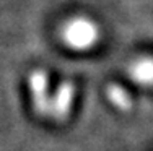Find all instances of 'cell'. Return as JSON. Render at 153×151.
Returning <instances> with one entry per match:
<instances>
[{
    "label": "cell",
    "instance_id": "1",
    "mask_svg": "<svg viewBox=\"0 0 153 151\" xmlns=\"http://www.w3.org/2000/svg\"><path fill=\"white\" fill-rule=\"evenodd\" d=\"M101 36L100 26L86 16H75L65 23L62 39L65 44L76 50H88L98 42Z\"/></svg>",
    "mask_w": 153,
    "mask_h": 151
},
{
    "label": "cell",
    "instance_id": "2",
    "mask_svg": "<svg viewBox=\"0 0 153 151\" xmlns=\"http://www.w3.org/2000/svg\"><path fill=\"white\" fill-rule=\"evenodd\" d=\"M30 93L34 110L41 116L49 117L51 112V96L49 94V77L44 70H33L28 78Z\"/></svg>",
    "mask_w": 153,
    "mask_h": 151
},
{
    "label": "cell",
    "instance_id": "3",
    "mask_svg": "<svg viewBox=\"0 0 153 151\" xmlns=\"http://www.w3.org/2000/svg\"><path fill=\"white\" fill-rule=\"evenodd\" d=\"M75 101V85L72 81H64L59 85L57 91L51 96V112L49 117H52L57 122H64L68 117Z\"/></svg>",
    "mask_w": 153,
    "mask_h": 151
},
{
    "label": "cell",
    "instance_id": "4",
    "mask_svg": "<svg viewBox=\"0 0 153 151\" xmlns=\"http://www.w3.org/2000/svg\"><path fill=\"white\" fill-rule=\"evenodd\" d=\"M129 75L138 85L153 86V57H138L129 67Z\"/></svg>",
    "mask_w": 153,
    "mask_h": 151
},
{
    "label": "cell",
    "instance_id": "5",
    "mask_svg": "<svg viewBox=\"0 0 153 151\" xmlns=\"http://www.w3.org/2000/svg\"><path fill=\"white\" fill-rule=\"evenodd\" d=\"M108 98L114 104L117 109L121 110H130L132 109V99H130V94L119 85H109L108 86Z\"/></svg>",
    "mask_w": 153,
    "mask_h": 151
}]
</instances>
